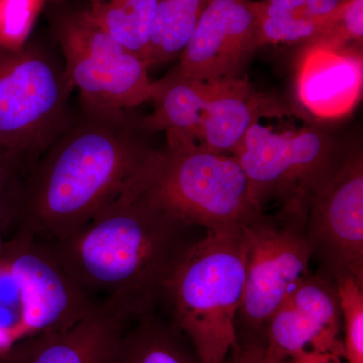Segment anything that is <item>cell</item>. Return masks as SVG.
<instances>
[{
  "instance_id": "6da1fadb",
  "label": "cell",
  "mask_w": 363,
  "mask_h": 363,
  "mask_svg": "<svg viewBox=\"0 0 363 363\" xmlns=\"http://www.w3.org/2000/svg\"><path fill=\"white\" fill-rule=\"evenodd\" d=\"M131 112L79 99L63 130L21 169L16 234L51 245L123 194L154 147Z\"/></svg>"
},
{
  "instance_id": "7a4b0ae2",
  "label": "cell",
  "mask_w": 363,
  "mask_h": 363,
  "mask_svg": "<svg viewBox=\"0 0 363 363\" xmlns=\"http://www.w3.org/2000/svg\"><path fill=\"white\" fill-rule=\"evenodd\" d=\"M193 228L128 188L76 233L45 245L95 307L131 322L164 305Z\"/></svg>"
},
{
  "instance_id": "3957f363",
  "label": "cell",
  "mask_w": 363,
  "mask_h": 363,
  "mask_svg": "<svg viewBox=\"0 0 363 363\" xmlns=\"http://www.w3.org/2000/svg\"><path fill=\"white\" fill-rule=\"evenodd\" d=\"M345 152L311 117L267 96L233 157L262 211L274 203L279 211L307 216L313 195Z\"/></svg>"
},
{
  "instance_id": "277c9868",
  "label": "cell",
  "mask_w": 363,
  "mask_h": 363,
  "mask_svg": "<svg viewBox=\"0 0 363 363\" xmlns=\"http://www.w3.org/2000/svg\"><path fill=\"white\" fill-rule=\"evenodd\" d=\"M245 269L242 227L233 225L206 230L172 274L162 307L203 363L223 362L235 346Z\"/></svg>"
},
{
  "instance_id": "5b68a950",
  "label": "cell",
  "mask_w": 363,
  "mask_h": 363,
  "mask_svg": "<svg viewBox=\"0 0 363 363\" xmlns=\"http://www.w3.org/2000/svg\"><path fill=\"white\" fill-rule=\"evenodd\" d=\"M189 226L243 225L262 213L233 156L167 145L152 147L128 187Z\"/></svg>"
},
{
  "instance_id": "8992f818",
  "label": "cell",
  "mask_w": 363,
  "mask_h": 363,
  "mask_svg": "<svg viewBox=\"0 0 363 363\" xmlns=\"http://www.w3.org/2000/svg\"><path fill=\"white\" fill-rule=\"evenodd\" d=\"M73 89L62 56L42 43L0 45V143L33 161L68 121Z\"/></svg>"
},
{
  "instance_id": "52a82bcc",
  "label": "cell",
  "mask_w": 363,
  "mask_h": 363,
  "mask_svg": "<svg viewBox=\"0 0 363 363\" xmlns=\"http://www.w3.org/2000/svg\"><path fill=\"white\" fill-rule=\"evenodd\" d=\"M305 215L262 212L241 225L247 245L242 298L235 319V345L266 348L267 324L289 292L310 274L312 252Z\"/></svg>"
},
{
  "instance_id": "ba28073f",
  "label": "cell",
  "mask_w": 363,
  "mask_h": 363,
  "mask_svg": "<svg viewBox=\"0 0 363 363\" xmlns=\"http://www.w3.org/2000/svg\"><path fill=\"white\" fill-rule=\"evenodd\" d=\"M52 32L79 99L121 109L150 101L152 81L145 62L112 39L86 7L57 11Z\"/></svg>"
},
{
  "instance_id": "9c48e42d",
  "label": "cell",
  "mask_w": 363,
  "mask_h": 363,
  "mask_svg": "<svg viewBox=\"0 0 363 363\" xmlns=\"http://www.w3.org/2000/svg\"><path fill=\"white\" fill-rule=\"evenodd\" d=\"M305 229L319 272L335 284L351 277L363 286V154L359 145L346 147L333 175L313 195Z\"/></svg>"
},
{
  "instance_id": "30bf717a",
  "label": "cell",
  "mask_w": 363,
  "mask_h": 363,
  "mask_svg": "<svg viewBox=\"0 0 363 363\" xmlns=\"http://www.w3.org/2000/svg\"><path fill=\"white\" fill-rule=\"evenodd\" d=\"M0 262L20 293L26 338L66 328L96 308L44 243L16 234Z\"/></svg>"
},
{
  "instance_id": "8fae6325",
  "label": "cell",
  "mask_w": 363,
  "mask_h": 363,
  "mask_svg": "<svg viewBox=\"0 0 363 363\" xmlns=\"http://www.w3.org/2000/svg\"><path fill=\"white\" fill-rule=\"evenodd\" d=\"M342 314L337 286L321 272L294 286L274 313L266 333L267 357L288 363L312 354L344 358Z\"/></svg>"
},
{
  "instance_id": "7c38bea8",
  "label": "cell",
  "mask_w": 363,
  "mask_h": 363,
  "mask_svg": "<svg viewBox=\"0 0 363 363\" xmlns=\"http://www.w3.org/2000/svg\"><path fill=\"white\" fill-rule=\"evenodd\" d=\"M260 48L255 0H209L171 71L202 80H238Z\"/></svg>"
},
{
  "instance_id": "4fadbf2b",
  "label": "cell",
  "mask_w": 363,
  "mask_h": 363,
  "mask_svg": "<svg viewBox=\"0 0 363 363\" xmlns=\"http://www.w3.org/2000/svg\"><path fill=\"white\" fill-rule=\"evenodd\" d=\"M362 45L319 39L301 51L295 91L306 116L324 121L347 116L362 98Z\"/></svg>"
},
{
  "instance_id": "5bb4252c",
  "label": "cell",
  "mask_w": 363,
  "mask_h": 363,
  "mask_svg": "<svg viewBox=\"0 0 363 363\" xmlns=\"http://www.w3.org/2000/svg\"><path fill=\"white\" fill-rule=\"evenodd\" d=\"M130 322L96 307L75 323L11 346L6 363H108Z\"/></svg>"
},
{
  "instance_id": "9a60e30c",
  "label": "cell",
  "mask_w": 363,
  "mask_h": 363,
  "mask_svg": "<svg viewBox=\"0 0 363 363\" xmlns=\"http://www.w3.org/2000/svg\"><path fill=\"white\" fill-rule=\"evenodd\" d=\"M228 81L183 77L169 71L152 81V111L143 117V128L152 135L166 133L167 145L190 147L210 104Z\"/></svg>"
},
{
  "instance_id": "2e32d148",
  "label": "cell",
  "mask_w": 363,
  "mask_h": 363,
  "mask_svg": "<svg viewBox=\"0 0 363 363\" xmlns=\"http://www.w3.org/2000/svg\"><path fill=\"white\" fill-rule=\"evenodd\" d=\"M266 97L247 77L229 80L210 104L194 142L186 147L233 156Z\"/></svg>"
},
{
  "instance_id": "e0dca14e",
  "label": "cell",
  "mask_w": 363,
  "mask_h": 363,
  "mask_svg": "<svg viewBox=\"0 0 363 363\" xmlns=\"http://www.w3.org/2000/svg\"><path fill=\"white\" fill-rule=\"evenodd\" d=\"M108 363H203L169 317L150 313L126 325Z\"/></svg>"
},
{
  "instance_id": "ac0fdd59",
  "label": "cell",
  "mask_w": 363,
  "mask_h": 363,
  "mask_svg": "<svg viewBox=\"0 0 363 363\" xmlns=\"http://www.w3.org/2000/svg\"><path fill=\"white\" fill-rule=\"evenodd\" d=\"M156 9L157 0H89L86 6L102 30L145 65Z\"/></svg>"
},
{
  "instance_id": "d6986e66",
  "label": "cell",
  "mask_w": 363,
  "mask_h": 363,
  "mask_svg": "<svg viewBox=\"0 0 363 363\" xmlns=\"http://www.w3.org/2000/svg\"><path fill=\"white\" fill-rule=\"evenodd\" d=\"M209 0H157L147 66L179 59Z\"/></svg>"
},
{
  "instance_id": "ffe728a7",
  "label": "cell",
  "mask_w": 363,
  "mask_h": 363,
  "mask_svg": "<svg viewBox=\"0 0 363 363\" xmlns=\"http://www.w3.org/2000/svg\"><path fill=\"white\" fill-rule=\"evenodd\" d=\"M335 26V11L324 18L309 16L259 18L260 48L266 45L297 44L330 38Z\"/></svg>"
},
{
  "instance_id": "44dd1931",
  "label": "cell",
  "mask_w": 363,
  "mask_h": 363,
  "mask_svg": "<svg viewBox=\"0 0 363 363\" xmlns=\"http://www.w3.org/2000/svg\"><path fill=\"white\" fill-rule=\"evenodd\" d=\"M344 331L346 363H363V286L347 277L336 281Z\"/></svg>"
},
{
  "instance_id": "7402d4cb",
  "label": "cell",
  "mask_w": 363,
  "mask_h": 363,
  "mask_svg": "<svg viewBox=\"0 0 363 363\" xmlns=\"http://www.w3.org/2000/svg\"><path fill=\"white\" fill-rule=\"evenodd\" d=\"M45 0H0V45L21 47Z\"/></svg>"
},
{
  "instance_id": "603a6c76",
  "label": "cell",
  "mask_w": 363,
  "mask_h": 363,
  "mask_svg": "<svg viewBox=\"0 0 363 363\" xmlns=\"http://www.w3.org/2000/svg\"><path fill=\"white\" fill-rule=\"evenodd\" d=\"M23 166L21 162L0 166V257L16 233L18 179Z\"/></svg>"
},
{
  "instance_id": "cb8c5ba5",
  "label": "cell",
  "mask_w": 363,
  "mask_h": 363,
  "mask_svg": "<svg viewBox=\"0 0 363 363\" xmlns=\"http://www.w3.org/2000/svg\"><path fill=\"white\" fill-rule=\"evenodd\" d=\"M329 39L362 45L363 0H342L336 9L333 35Z\"/></svg>"
},
{
  "instance_id": "d4e9b609",
  "label": "cell",
  "mask_w": 363,
  "mask_h": 363,
  "mask_svg": "<svg viewBox=\"0 0 363 363\" xmlns=\"http://www.w3.org/2000/svg\"><path fill=\"white\" fill-rule=\"evenodd\" d=\"M306 1L307 0H259L255 1V7L259 18L308 16Z\"/></svg>"
},
{
  "instance_id": "484cf974",
  "label": "cell",
  "mask_w": 363,
  "mask_h": 363,
  "mask_svg": "<svg viewBox=\"0 0 363 363\" xmlns=\"http://www.w3.org/2000/svg\"><path fill=\"white\" fill-rule=\"evenodd\" d=\"M222 363H276L267 357L262 347H243L235 345Z\"/></svg>"
},
{
  "instance_id": "4316f807",
  "label": "cell",
  "mask_w": 363,
  "mask_h": 363,
  "mask_svg": "<svg viewBox=\"0 0 363 363\" xmlns=\"http://www.w3.org/2000/svg\"><path fill=\"white\" fill-rule=\"evenodd\" d=\"M342 0H307L306 13L313 18L330 16L340 6Z\"/></svg>"
},
{
  "instance_id": "83f0119b",
  "label": "cell",
  "mask_w": 363,
  "mask_h": 363,
  "mask_svg": "<svg viewBox=\"0 0 363 363\" xmlns=\"http://www.w3.org/2000/svg\"><path fill=\"white\" fill-rule=\"evenodd\" d=\"M288 363H346L343 357L333 354H312Z\"/></svg>"
},
{
  "instance_id": "f1b7e54d",
  "label": "cell",
  "mask_w": 363,
  "mask_h": 363,
  "mask_svg": "<svg viewBox=\"0 0 363 363\" xmlns=\"http://www.w3.org/2000/svg\"><path fill=\"white\" fill-rule=\"evenodd\" d=\"M13 162H23L21 157L16 156L9 149H6L1 143H0V166L9 164Z\"/></svg>"
},
{
  "instance_id": "f546056e",
  "label": "cell",
  "mask_w": 363,
  "mask_h": 363,
  "mask_svg": "<svg viewBox=\"0 0 363 363\" xmlns=\"http://www.w3.org/2000/svg\"><path fill=\"white\" fill-rule=\"evenodd\" d=\"M11 346L0 345V363H6L11 353Z\"/></svg>"
}]
</instances>
